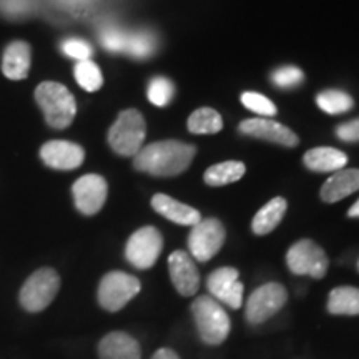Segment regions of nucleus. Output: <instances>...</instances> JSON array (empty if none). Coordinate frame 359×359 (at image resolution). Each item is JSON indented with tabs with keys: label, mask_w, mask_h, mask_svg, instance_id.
I'll return each mask as SVG.
<instances>
[{
	"label": "nucleus",
	"mask_w": 359,
	"mask_h": 359,
	"mask_svg": "<svg viewBox=\"0 0 359 359\" xmlns=\"http://www.w3.org/2000/svg\"><path fill=\"white\" fill-rule=\"evenodd\" d=\"M286 208H288V203H286V200L283 198V196H276V198L269 200L268 203L255 215L253 222H251V230H253L255 235L264 236L275 230L278 224L281 223V219L285 218Z\"/></svg>",
	"instance_id": "obj_21"
},
{
	"label": "nucleus",
	"mask_w": 359,
	"mask_h": 359,
	"mask_svg": "<svg viewBox=\"0 0 359 359\" xmlns=\"http://www.w3.org/2000/svg\"><path fill=\"white\" fill-rule=\"evenodd\" d=\"M151 359H180V356L173 351V349L161 348V349H158V351H155V354L151 356Z\"/></svg>",
	"instance_id": "obj_35"
},
{
	"label": "nucleus",
	"mask_w": 359,
	"mask_h": 359,
	"mask_svg": "<svg viewBox=\"0 0 359 359\" xmlns=\"http://www.w3.org/2000/svg\"><path fill=\"white\" fill-rule=\"evenodd\" d=\"M75 80L87 92H97L103 85L102 70L92 60L77 62V65H75Z\"/></svg>",
	"instance_id": "obj_27"
},
{
	"label": "nucleus",
	"mask_w": 359,
	"mask_h": 359,
	"mask_svg": "<svg viewBox=\"0 0 359 359\" xmlns=\"http://www.w3.org/2000/svg\"><path fill=\"white\" fill-rule=\"evenodd\" d=\"M142 283L138 278L125 271H110L102 278L98 285V304L109 313L123 309L132 299L140 293Z\"/></svg>",
	"instance_id": "obj_6"
},
{
	"label": "nucleus",
	"mask_w": 359,
	"mask_h": 359,
	"mask_svg": "<svg viewBox=\"0 0 359 359\" xmlns=\"http://www.w3.org/2000/svg\"><path fill=\"white\" fill-rule=\"evenodd\" d=\"M240 132L250 135L259 140H266L271 143H278L283 147H296L298 145V135L293 130L285 127V125L275 122L271 118H248L240 123Z\"/></svg>",
	"instance_id": "obj_15"
},
{
	"label": "nucleus",
	"mask_w": 359,
	"mask_h": 359,
	"mask_svg": "<svg viewBox=\"0 0 359 359\" xmlns=\"http://www.w3.org/2000/svg\"><path fill=\"white\" fill-rule=\"evenodd\" d=\"M348 156L344 151L336 150L331 147H318L304 154V165L311 172L327 173L339 172L341 168L346 167Z\"/></svg>",
	"instance_id": "obj_20"
},
{
	"label": "nucleus",
	"mask_w": 359,
	"mask_h": 359,
	"mask_svg": "<svg viewBox=\"0 0 359 359\" xmlns=\"http://www.w3.org/2000/svg\"><path fill=\"white\" fill-rule=\"evenodd\" d=\"M327 311L336 316H358L359 314V288L339 286L331 290L327 298Z\"/></svg>",
	"instance_id": "obj_22"
},
{
	"label": "nucleus",
	"mask_w": 359,
	"mask_h": 359,
	"mask_svg": "<svg viewBox=\"0 0 359 359\" xmlns=\"http://www.w3.org/2000/svg\"><path fill=\"white\" fill-rule=\"evenodd\" d=\"M72 193H74L75 206H77L79 212L87 215V217H92V215L100 212L103 205H105L107 195H109V185L100 175L90 173L74 183Z\"/></svg>",
	"instance_id": "obj_12"
},
{
	"label": "nucleus",
	"mask_w": 359,
	"mask_h": 359,
	"mask_svg": "<svg viewBox=\"0 0 359 359\" xmlns=\"http://www.w3.org/2000/svg\"><path fill=\"white\" fill-rule=\"evenodd\" d=\"M65 2H67V0H65ZM69 2H72V4H82V0H69Z\"/></svg>",
	"instance_id": "obj_37"
},
{
	"label": "nucleus",
	"mask_w": 359,
	"mask_h": 359,
	"mask_svg": "<svg viewBox=\"0 0 359 359\" xmlns=\"http://www.w3.org/2000/svg\"><path fill=\"white\" fill-rule=\"evenodd\" d=\"M206 288L213 299L226 304L231 309H238L243 303L245 286L240 281V273L236 268L223 266L215 269L206 280Z\"/></svg>",
	"instance_id": "obj_11"
},
{
	"label": "nucleus",
	"mask_w": 359,
	"mask_h": 359,
	"mask_svg": "<svg viewBox=\"0 0 359 359\" xmlns=\"http://www.w3.org/2000/svg\"><path fill=\"white\" fill-rule=\"evenodd\" d=\"M348 217H351V218H359V200L356 201V203H354V205L351 206V208H349Z\"/></svg>",
	"instance_id": "obj_36"
},
{
	"label": "nucleus",
	"mask_w": 359,
	"mask_h": 359,
	"mask_svg": "<svg viewBox=\"0 0 359 359\" xmlns=\"http://www.w3.org/2000/svg\"><path fill=\"white\" fill-rule=\"evenodd\" d=\"M336 137L343 142H359V118L336 128Z\"/></svg>",
	"instance_id": "obj_34"
},
{
	"label": "nucleus",
	"mask_w": 359,
	"mask_h": 359,
	"mask_svg": "<svg viewBox=\"0 0 359 359\" xmlns=\"http://www.w3.org/2000/svg\"><path fill=\"white\" fill-rule=\"evenodd\" d=\"M163 250V236L155 226H143L128 238L125 246V258L132 266L148 269L158 262Z\"/></svg>",
	"instance_id": "obj_10"
},
{
	"label": "nucleus",
	"mask_w": 359,
	"mask_h": 359,
	"mask_svg": "<svg viewBox=\"0 0 359 359\" xmlns=\"http://www.w3.org/2000/svg\"><path fill=\"white\" fill-rule=\"evenodd\" d=\"M147 123L138 110H125L109 130V145L116 155L135 156L143 148Z\"/></svg>",
	"instance_id": "obj_4"
},
{
	"label": "nucleus",
	"mask_w": 359,
	"mask_h": 359,
	"mask_svg": "<svg viewBox=\"0 0 359 359\" xmlns=\"http://www.w3.org/2000/svg\"><path fill=\"white\" fill-rule=\"evenodd\" d=\"M155 50H156V39L154 34L147 32V30H138V32L128 34L125 53L143 60V58L154 55Z\"/></svg>",
	"instance_id": "obj_26"
},
{
	"label": "nucleus",
	"mask_w": 359,
	"mask_h": 359,
	"mask_svg": "<svg viewBox=\"0 0 359 359\" xmlns=\"http://www.w3.org/2000/svg\"><path fill=\"white\" fill-rule=\"evenodd\" d=\"M62 50H64L65 55H69L75 60L82 62V60H90L92 57L93 48L88 42H85L83 39H77V37H70L62 42Z\"/></svg>",
	"instance_id": "obj_32"
},
{
	"label": "nucleus",
	"mask_w": 359,
	"mask_h": 359,
	"mask_svg": "<svg viewBox=\"0 0 359 359\" xmlns=\"http://www.w3.org/2000/svg\"><path fill=\"white\" fill-rule=\"evenodd\" d=\"M226 240V230L223 223L217 218H201L198 223L193 224L188 235V248L190 257L196 262H210L217 257Z\"/></svg>",
	"instance_id": "obj_7"
},
{
	"label": "nucleus",
	"mask_w": 359,
	"mask_h": 359,
	"mask_svg": "<svg viewBox=\"0 0 359 359\" xmlns=\"http://www.w3.org/2000/svg\"><path fill=\"white\" fill-rule=\"evenodd\" d=\"M288 302V291L280 283H266L250 294L246 302V320L251 325H262L281 311Z\"/></svg>",
	"instance_id": "obj_9"
},
{
	"label": "nucleus",
	"mask_w": 359,
	"mask_h": 359,
	"mask_svg": "<svg viewBox=\"0 0 359 359\" xmlns=\"http://www.w3.org/2000/svg\"><path fill=\"white\" fill-rule=\"evenodd\" d=\"M316 103L327 115H339L351 110L354 100L343 90H325L316 97Z\"/></svg>",
	"instance_id": "obj_25"
},
{
	"label": "nucleus",
	"mask_w": 359,
	"mask_h": 359,
	"mask_svg": "<svg viewBox=\"0 0 359 359\" xmlns=\"http://www.w3.org/2000/svg\"><path fill=\"white\" fill-rule=\"evenodd\" d=\"M286 264L293 275L321 280L330 266V259L320 245L311 240H299L286 253Z\"/></svg>",
	"instance_id": "obj_8"
},
{
	"label": "nucleus",
	"mask_w": 359,
	"mask_h": 359,
	"mask_svg": "<svg viewBox=\"0 0 359 359\" xmlns=\"http://www.w3.org/2000/svg\"><path fill=\"white\" fill-rule=\"evenodd\" d=\"M245 173H246L245 163L231 160V161H223V163L210 167L205 172L203 180L210 187H223V185H230V183L238 182L240 178H243Z\"/></svg>",
	"instance_id": "obj_23"
},
{
	"label": "nucleus",
	"mask_w": 359,
	"mask_h": 359,
	"mask_svg": "<svg viewBox=\"0 0 359 359\" xmlns=\"http://www.w3.org/2000/svg\"><path fill=\"white\" fill-rule=\"evenodd\" d=\"M60 290V276L53 268H40L27 278L20 288L19 302L27 313H40L50 306Z\"/></svg>",
	"instance_id": "obj_5"
},
{
	"label": "nucleus",
	"mask_w": 359,
	"mask_h": 359,
	"mask_svg": "<svg viewBox=\"0 0 359 359\" xmlns=\"http://www.w3.org/2000/svg\"><path fill=\"white\" fill-rule=\"evenodd\" d=\"M100 359H142V346L132 334L125 331H111L98 343Z\"/></svg>",
	"instance_id": "obj_16"
},
{
	"label": "nucleus",
	"mask_w": 359,
	"mask_h": 359,
	"mask_svg": "<svg viewBox=\"0 0 359 359\" xmlns=\"http://www.w3.org/2000/svg\"><path fill=\"white\" fill-rule=\"evenodd\" d=\"M30 70V45L22 40L12 42L4 52L2 72L11 80H24Z\"/></svg>",
	"instance_id": "obj_19"
},
{
	"label": "nucleus",
	"mask_w": 359,
	"mask_h": 359,
	"mask_svg": "<svg viewBox=\"0 0 359 359\" xmlns=\"http://www.w3.org/2000/svg\"><path fill=\"white\" fill-rule=\"evenodd\" d=\"M151 206L158 215L170 219L172 223L182 224V226H193L201 219V215L196 208L190 205L182 203V201L165 195V193H156L151 198Z\"/></svg>",
	"instance_id": "obj_17"
},
{
	"label": "nucleus",
	"mask_w": 359,
	"mask_h": 359,
	"mask_svg": "<svg viewBox=\"0 0 359 359\" xmlns=\"http://www.w3.org/2000/svg\"><path fill=\"white\" fill-rule=\"evenodd\" d=\"M40 158L53 170H75L83 163L85 151L69 140H50L40 148Z\"/></svg>",
	"instance_id": "obj_14"
},
{
	"label": "nucleus",
	"mask_w": 359,
	"mask_h": 359,
	"mask_svg": "<svg viewBox=\"0 0 359 359\" xmlns=\"http://www.w3.org/2000/svg\"><path fill=\"white\" fill-rule=\"evenodd\" d=\"M359 190V170H339L321 187V200L325 203H336Z\"/></svg>",
	"instance_id": "obj_18"
},
{
	"label": "nucleus",
	"mask_w": 359,
	"mask_h": 359,
	"mask_svg": "<svg viewBox=\"0 0 359 359\" xmlns=\"http://www.w3.org/2000/svg\"><path fill=\"white\" fill-rule=\"evenodd\" d=\"M196 148L190 143L178 140L155 142L143 147L133 158V167L138 172L154 177H177L190 167Z\"/></svg>",
	"instance_id": "obj_1"
},
{
	"label": "nucleus",
	"mask_w": 359,
	"mask_h": 359,
	"mask_svg": "<svg viewBox=\"0 0 359 359\" xmlns=\"http://www.w3.org/2000/svg\"><path fill=\"white\" fill-rule=\"evenodd\" d=\"M196 331L200 339L208 346H218L228 338L231 321L228 313L212 296H198L191 304Z\"/></svg>",
	"instance_id": "obj_3"
},
{
	"label": "nucleus",
	"mask_w": 359,
	"mask_h": 359,
	"mask_svg": "<svg viewBox=\"0 0 359 359\" xmlns=\"http://www.w3.org/2000/svg\"><path fill=\"white\" fill-rule=\"evenodd\" d=\"M148 100L156 107H167L175 97V85L167 77H154L148 83Z\"/></svg>",
	"instance_id": "obj_28"
},
{
	"label": "nucleus",
	"mask_w": 359,
	"mask_h": 359,
	"mask_svg": "<svg viewBox=\"0 0 359 359\" xmlns=\"http://www.w3.org/2000/svg\"><path fill=\"white\" fill-rule=\"evenodd\" d=\"M35 100L42 109L48 127L64 130L77 115V102L67 87L57 82H43L35 88Z\"/></svg>",
	"instance_id": "obj_2"
},
{
	"label": "nucleus",
	"mask_w": 359,
	"mask_h": 359,
	"mask_svg": "<svg viewBox=\"0 0 359 359\" xmlns=\"http://www.w3.org/2000/svg\"><path fill=\"white\" fill-rule=\"evenodd\" d=\"M222 128H223L222 115H219L217 110L208 109V107L193 111L190 118H188V130H190L191 133L212 135V133H218Z\"/></svg>",
	"instance_id": "obj_24"
},
{
	"label": "nucleus",
	"mask_w": 359,
	"mask_h": 359,
	"mask_svg": "<svg viewBox=\"0 0 359 359\" xmlns=\"http://www.w3.org/2000/svg\"><path fill=\"white\" fill-rule=\"evenodd\" d=\"M358 269H359V263H358Z\"/></svg>",
	"instance_id": "obj_38"
},
{
	"label": "nucleus",
	"mask_w": 359,
	"mask_h": 359,
	"mask_svg": "<svg viewBox=\"0 0 359 359\" xmlns=\"http://www.w3.org/2000/svg\"><path fill=\"white\" fill-rule=\"evenodd\" d=\"M32 0H0V12L7 17H22L32 11Z\"/></svg>",
	"instance_id": "obj_33"
},
{
	"label": "nucleus",
	"mask_w": 359,
	"mask_h": 359,
	"mask_svg": "<svg viewBox=\"0 0 359 359\" xmlns=\"http://www.w3.org/2000/svg\"><path fill=\"white\" fill-rule=\"evenodd\" d=\"M303 79H304L303 72L299 70L298 67H293V65L281 67V69H278L271 74L273 83L280 88L298 87V85L303 82Z\"/></svg>",
	"instance_id": "obj_30"
},
{
	"label": "nucleus",
	"mask_w": 359,
	"mask_h": 359,
	"mask_svg": "<svg viewBox=\"0 0 359 359\" xmlns=\"http://www.w3.org/2000/svg\"><path fill=\"white\" fill-rule=\"evenodd\" d=\"M241 103L246 107V109L255 111L258 115L264 116H273L276 115V107L269 98H266L262 93L257 92H245L241 95Z\"/></svg>",
	"instance_id": "obj_29"
},
{
	"label": "nucleus",
	"mask_w": 359,
	"mask_h": 359,
	"mask_svg": "<svg viewBox=\"0 0 359 359\" xmlns=\"http://www.w3.org/2000/svg\"><path fill=\"white\" fill-rule=\"evenodd\" d=\"M170 278L175 290L182 296H193L200 288V273L187 251L177 250L168 258Z\"/></svg>",
	"instance_id": "obj_13"
},
{
	"label": "nucleus",
	"mask_w": 359,
	"mask_h": 359,
	"mask_svg": "<svg viewBox=\"0 0 359 359\" xmlns=\"http://www.w3.org/2000/svg\"><path fill=\"white\" fill-rule=\"evenodd\" d=\"M127 37L128 34L123 32L118 27H107L102 30L100 34V42L107 50L110 52H125L127 47Z\"/></svg>",
	"instance_id": "obj_31"
}]
</instances>
